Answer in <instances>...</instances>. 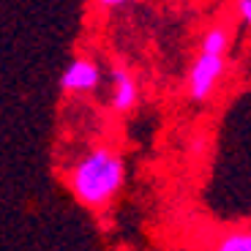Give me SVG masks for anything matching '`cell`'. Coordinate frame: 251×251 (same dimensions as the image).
I'll list each match as a JSON object with an SVG mask.
<instances>
[{"label":"cell","mask_w":251,"mask_h":251,"mask_svg":"<svg viewBox=\"0 0 251 251\" xmlns=\"http://www.w3.org/2000/svg\"><path fill=\"white\" fill-rule=\"evenodd\" d=\"M226 47H229V36H226L224 27H210V30L202 36V47L200 52H210V55H224Z\"/></svg>","instance_id":"cell-5"},{"label":"cell","mask_w":251,"mask_h":251,"mask_svg":"<svg viewBox=\"0 0 251 251\" xmlns=\"http://www.w3.org/2000/svg\"><path fill=\"white\" fill-rule=\"evenodd\" d=\"M101 8H120V6H126L128 0H96Z\"/></svg>","instance_id":"cell-8"},{"label":"cell","mask_w":251,"mask_h":251,"mask_svg":"<svg viewBox=\"0 0 251 251\" xmlns=\"http://www.w3.org/2000/svg\"><path fill=\"white\" fill-rule=\"evenodd\" d=\"M101 82V69L96 66L90 57H76L66 66L60 76V88L66 93H90L99 88Z\"/></svg>","instance_id":"cell-3"},{"label":"cell","mask_w":251,"mask_h":251,"mask_svg":"<svg viewBox=\"0 0 251 251\" xmlns=\"http://www.w3.org/2000/svg\"><path fill=\"white\" fill-rule=\"evenodd\" d=\"M216 251H251V232H235L226 235Z\"/></svg>","instance_id":"cell-6"},{"label":"cell","mask_w":251,"mask_h":251,"mask_svg":"<svg viewBox=\"0 0 251 251\" xmlns=\"http://www.w3.org/2000/svg\"><path fill=\"white\" fill-rule=\"evenodd\" d=\"M137 99H139V90H137L134 76L126 69L115 66L112 69V109L115 112H128V109L137 107Z\"/></svg>","instance_id":"cell-4"},{"label":"cell","mask_w":251,"mask_h":251,"mask_svg":"<svg viewBox=\"0 0 251 251\" xmlns=\"http://www.w3.org/2000/svg\"><path fill=\"white\" fill-rule=\"evenodd\" d=\"M238 14L246 25L251 27V0H238Z\"/></svg>","instance_id":"cell-7"},{"label":"cell","mask_w":251,"mask_h":251,"mask_svg":"<svg viewBox=\"0 0 251 251\" xmlns=\"http://www.w3.org/2000/svg\"><path fill=\"white\" fill-rule=\"evenodd\" d=\"M123 158L109 148H93L71 170V191L88 207H107L123 188Z\"/></svg>","instance_id":"cell-1"},{"label":"cell","mask_w":251,"mask_h":251,"mask_svg":"<svg viewBox=\"0 0 251 251\" xmlns=\"http://www.w3.org/2000/svg\"><path fill=\"white\" fill-rule=\"evenodd\" d=\"M224 74V55H210V52H200V57L191 66L188 74V93L194 101H207L210 93L216 90V82Z\"/></svg>","instance_id":"cell-2"}]
</instances>
